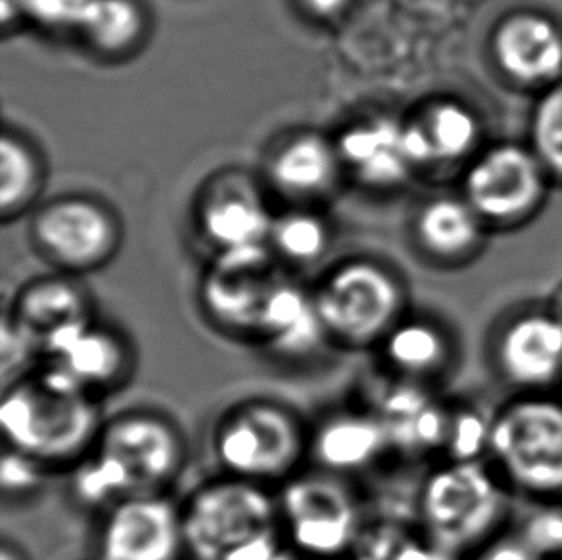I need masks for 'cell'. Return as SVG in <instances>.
<instances>
[{"mask_svg":"<svg viewBox=\"0 0 562 560\" xmlns=\"http://www.w3.org/2000/svg\"><path fill=\"white\" fill-rule=\"evenodd\" d=\"M296 4L307 18L317 22H328L342 14L350 0H296Z\"/></svg>","mask_w":562,"mask_h":560,"instance_id":"836d02e7","label":"cell"},{"mask_svg":"<svg viewBox=\"0 0 562 560\" xmlns=\"http://www.w3.org/2000/svg\"><path fill=\"white\" fill-rule=\"evenodd\" d=\"M46 467L30 455L7 447L0 467V484L7 500L31 497L41 490L45 480Z\"/></svg>","mask_w":562,"mask_h":560,"instance_id":"4dcf8cb0","label":"cell"},{"mask_svg":"<svg viewBox=\"0 0 562 560\" xmlns=\"http://www.w3.org/2000/svg\"><path fill=\"white\" fill-rule=\"evenodd\" d=\"M92 449L120 472L131 495L164 493L187 461L183 434L154 411H130L110 418Z\"/></svg>","mask_w":562,"mask_h":560,"instance_id":"9c48e42d","label":"cell"},{"mask_svg":"<svg viewBox=\"0 0 562 560\" xmlns=\"http://www.w3.org/2000/svg\"><path fill=\"white\" fill-rule=\"evenodd\" d=\"M273 258L269 244L215 254L198 290L213 326L228 336L256 340L267 295L279 280L271 269Z\"/></svg>","mask_w":562,"mask_h":560,"instance_id":"7c38bea8","label":"cell"},{"mask_svg":"<svg viewBox=\"0 0 562 560\" xmlns=\"http://www.w3.org/2000/svg\"><path fill=\"white\" fill-rule=\"evenodd\" d=\"M31 240L60 273H91L120 250L122 223L97 198L68 194L38 208L31 221Z\"/></svg>","mask_w":562,"mask_h":560,"instance_id":"ba28073f","label":"cell"},{"mask_svg":"<svg viewBox=\"0 0 562 560\" xmlns=\"http://www.w3.org/2000/svg\"><path fill=\"white\" fill-rule=\"evenodd\" d=\"M551 307H553V310H555L557 313H559V315H561L562 317V292L561 295H559V300H557V303H553Z\"/></svg>","mask_w":562,"mask_h":560,"instance_id":"d590c367","label":"cell"},{"mask_svg":"<svg viewBox=\"0 0 562 560\" xmlns=\"http://www.w3.org/2000/svg\"><path fill=\"white\" fill-rule=\"evenodd\" d=\"M510 493L487 459L441 462L418 492L426 538L463 557L479 553L502 536L509 520Z\"/></svg>","mask_w":562,"mask_h":560,"instance_id":"3957f363","label":"cell"},{"mask_svg":"<svg viewBox=\"0 0 562 560\" xmlns=\"http://www.w3.org/2000/svg\"><path fill=\"white\" fill-rule=\"evenodd\" d=\"M487 462L510 492L562 501V397L513 394L492 413Z\"/></svg>","mask_w":562,"mask_h":560,"instance_id":"277c9868","label":"cell"},{"mask_svg":"<svg viewBox=\"0 0 562 560\" xmlns=\"http://www.w3.org/2000/svg\"><path fill=\"white\" fill-rule=\"evenodd\" d=\"M43 365L79 390L97 395L127 380L133 356L122 334L94 321L54 341Z\"/></svg>","mask_w":562,"mask_h":560,"instance_id":"ac0fdd59","label":"cell"},{"mask_svg":"<svg viewBox=\"0 0 562 560\" xmlns=\"http://www.w3.org/2000/svg\"><path fill=\"white\" fill-rule=\"evenodd\" d=\"M387 369L397 379L430 387L457 361L453 334L436 318L405 315L379 344Z\"/></svg>","mask_w":562,"mask_h":560,"instance_id":"7402d4cb","label":"cell"},{"mask_svg":"<svg viewBox=\"0 0 562 560\" xmlns=\"http://www.w3.org/2000/svg\"><path fill=\"white\" fill-rule=\"evenodd\" d=\"M549 177L532 146L495 144L467 167L463 197L486 225L510 227L540 210L548 197Z\"/></svg>","mask_w":562,"mask_h":560,"instance_id":"8fae6325","label":"cell"},{"mask_svg":"<svg viewBox=\"0 0 562 560\" xmlns=\"http://www.w3.org/2000/svg\"><path fill=\"white\" fill-rule=\"evenodd\" d=\"M213 453L227 477L269 485L297 474L310 436L294 411L269 400L228 410L213 430Z\"/></svg>","mask_w":562,"mask_h":560,"instance_id":"5b68a950","label":"cell"},{"mask_svg":"<svg viewBox=\"0 0 562 560\" xmlns=\"http://www.w3.org/2000/svg\"><path fill=\"white\" fill-rule=\"evenodd\" d=\"M330 227L319 213L312 210H289L274 217L269 246L274 258L290 266H313L330 248Z\"/></svg>","mask_w":562,"mask_h":560,"instance_id":"4316f807","label":"cell"},{"mask_svg":"<svg viewBox=\"0 0 562 560\" xmlns=\"http://www.w3.org/2000/svg\"><path fill=\"white\" fill-rule=\"evenodd\" d=\"M413 233L428 258L443 266H459L479 254L486 221L464 197H436L418 208Z\"/></svg>","mask_w":562,"mask_h":560,"instance_id":"603a6c76","label":"cell"},{"mask_svg":"<svg viewBox=\"0 0 562 560\" xmlns=\"http://www.w3.org/2000/svg\"><path fill=\"white\" fill-rule=\"evenodd\" d=\"M490 367L513 394L562 390V317L549 307H526L495 325Z\"/></svg>","mask_w":562,"mask_h":560,"instance_id":"30bf717a","label":"cell"},{"mask_svg":"<svg viewBox=\"0 0 562 560\" xmlns=\"http://www.w3.org/2000/svg\"><path fill=\"white\" fill-rule=\"evenodd\" d=\"M434 546L425 531L417 534L397 523L363 526L346 560H432Z\"/></svg>","mask_w":562,"mask_h":560,"instance_id":"83f0119b","label":"cell"},{"mask_svg":"<svg viewBox=\"0 0 562 560\" xmlns=\"http://www.w3.org/2000/svg\"><path fill=\"white\" fill-rule=\"evenodd\" d=\"M0 426L7 447L53 469L81 461L97 444L104 421L97 395L41 365L4 387Z\"/></svg>","mask_w":562,"mask_h":560,"instance_id":"6da1fadb","label":"cell"},{"mask_svg":"<svg viewBox=\"0 0 562 560\" xmlns=\"http://www.w3.org/2000/svg\"><path fill=\"white\" fill-rule=\"evenodd\" d=\"M273 220L258 187L240 173L215 177L198 200V231L215 254L269 244Z\"/></svg>","mask_w":562,"mask_h":560,"instance_id":"9a60e30c","label":"cell"},{"mask_svg":"<svg viewBox=\"0 0 562 560\" xmlns=\"http://www.w3.org/2000/svg\"><path fill=\"white\" fill-rule=\"evenodd\" d=\"M342 173L336 141L317 131H297L282 138L266 164L269 184L282 197L297 202L327 197Z\"/></svg>","mask_w":562,"mask_h":560,"instance_id":"d6986e66","label":"cell"},{"mask_svg":"<svg viewBox=\"0 0 562 560\" xmlns=\"http://www.w3.org/2000/svg\"><path fill=\"white\" fill-rule=\"evenodd\" d=\"M561 392H562V390H561Z\"/></svg>","mask_w":562,"mask_h":560,"instance_id":"74e56055","label":"cell"},{"mask_svg":"<svg viewBox=\"0 0 562 560\" xmlns=\"http://www.w3.org/2000/svg\"><path fill=\"white\" fill-rule=\"evenodd\" d=\"M530 138L548 173L562 181V79L546 89L533 108Z\"/></svg>","mask_w":562,"mask_h":560,"instance_id":"f1b7e54d","label":"cell"},{"mask_svg":"<svg viewBox=\"0 0 562 560\" xmlns=\"http://www.w3.org/2000/svg\"><path fill=\"white\" fill-rule=\"evenodd\" d=\"M282 534L302 560L348 559L363 530L358 501L340 477L294 474L277 495Z\"/></svg>","mask_w":562,"mask_h":560,"instance_id":"52a82bcc","label":"cell"},{"mask_svg":"<svg viewBox=\"0 0 562 560\" xmlns=\"http://www.w3.org/2000/svg\"><path fill=\"white\" fill-rule=\"evenodd\" d=\"M336 146L344 171L367 189H400L417 173L405 143V120L400 117L371 115L351 123Z\"/></svg>","mask_w":562,"mask_h":560,"instance_id":"e0dca14e","label":"cell"},{"mask_svg":"<svg viewBox=\"0 0 562 560\" xmlns=\"http://www.w3.org/2000/svg\"><path fill=\"white\" fill-rule=\"evenodd\" d=\"M41 361L37 349L31 344L30 338L10 321L7 313L2 318V380L4 387L10 382L30 374L31 363Z\"/></svg>","mask_w":562,"mask_h":560,"instance_id":"1f68e13d","label":"cell"},{"mask_svg":"<svg viewBox=\"0 0 562 560\" xmlns=\"http://www.w3.org/2000/svg\"><path fill=\"white\" fill-rule=\"evenodd\" d=\"M76 30L85 45L106 60H122L138 51L148 31V15L138 0H87Z\"/></svg>","mask_w":562,"mask_h":560,"instance_id":"cb8c5ba5","label":"cell"},{"mask_svg":"<svg viewBox=\"0 0 562 560\" xmlns=\"http://www.w3.org/2000/svg\"><path fill=\"white\" fill-rule=\"evenodd\" d=\"M425 138L430 167L453 166L474 158L482 138L479 115L459 100H434L415 117Z\"/></svg>","mask_w":562,"mask_h":560,"instance_id":"d4e9b609","label":"cell"},{"mask_svg":"<svg viewBox=\"0 0 562 560\" xmlns=\"http://www.w3.org/2000/svg\"><path fill=\"white\" fill-rule=\"evenodd\" d=\"M476 560H546L518 538L517 531H507L480 549Z\"/></svg>","mask_w":562,"mask_h":560,"instance_id":"d6a6232c","label":"cell"},{"mask_svg":"<svg viewBox=\"0 0 562 560\" xmlns=\"http://www.w3.org/2000/svg\"><path fill=\"white\" fill-rule=\"evenodd\" d=\"M99 560H181L187 555L183 508L166 493L115 503L100 523Z\"/></svg>","mask_w":562,"mask_h":560,"instance_id":"4fadbf2b","label":"cell"},{"mask_svg":"<svg viewBox=\"0 0 562 560\" xmlns=\"http://www.w3.org/2000/svg\"><path fill=\"white\" fill-rule=\"evenodd\" d=\"M386 426L373 411H344L310 436V455L325 472L344 477L373 467L390 451Z\"/></svg>","mask_w":562,"mask_h":560,"instance_id":"44dd1931","label":"cell"},{"mask_svg":"<svg viewBox=\"0 0 562 560\" xmlns=\"http://www.w3.org/2000/svg\"><path fill=\"white\" fill-rule=\"evenodd\" d=\"M0 560H30L27 555L23 553L22 547L15 546L12 541H4L0 549Z\"/></svg>","mask_w":562,"mask_h":560,"instance_id":"e575fe53","label":"cell"},{"mask_svg":"<svg viewBox=\"0 0 562 560\" xmlns=\"http://www.w3.org/2000/svg\"><path fill=\"white\" fill-rule=\"evenodd\" d=\"M181 508L192 560H302L282 534L267 485L225 474L200 485Z\"/></svg>","mask_w":562,"mask_h":560,"instance_id":"7a4b0ae2","label":"cell"},{"mask_svg":"<svg viewBox=\"0 0 562 560\" xmlns=\"http://www.w3.org/2000/svg\"><path fill=\"white\" fill-rule=\"evenodd\" d=\"M7 315L30 338L41 361L54 341L97 321L91 294L74 275L66 273L31 280L18 292Z\"/></svg>","mask_w":562,"mask_h":560,"instance_id":"2e32d148","label":"cell"},{"mask_svg":"<svg viewBox=\"0 0 562 560\" xmlns=\"http://www.w3.org/2000/svg\"><path fill=\"white\" fill-rule=\"evenodd\" d=\"M256 341L286 361H304L315 356L330 340L313 290L310 292L289 280H277L267 295Z\"/></svg>","mask_w":562,"mask_h":560,"instance_id":"ffe728a7","label":"cell"},{"mask_svg":"<svg viewBox=\"0 0 562 560\" xmlns=\"http://www.w3.org/2000/svg\"><path fill=\"white\" fill-rule=\"evenodd\" d=\"M490 46L495 66L515 85L549 89L562 79V30L549 15L532 10L505 15Z\"/></svg>","mask_w":562,"mask_h":560,"instance_id":"5bb4252c","label":"cell"},{"mask_svg":"<svg viewBox=\"0 0 562 560\" xmlns=\"http://www.w3.org/2000/svg\"><path fill=\"white\" fill-rule=\"evenodd\" d=\"M45 184V164L37 148L15 131L0 141V213L10 221L37 202Z\"/></svg>","mask_w":562,"mask_h":560,"instance_id":"484cf974","label":"cell"},{"mask_svg":"<svg viewBox=\"0 0 562 560\" xmlns=\"http://www.w3.org/2000/svg\"><path fill=\"white\" fill-rule=\"evenodd\" d=\"M313 295L328 340L348 349L379 348L407 315L405 284L374 259H348L336 266Z\"/></svg>","mask_w":562,"mask_h":560,"instance_id":"8992f818","label":"cell"},{"mask_svg":"<svg viewBox=\"0 0 562 560\" xmlns=\"http://www.w3.org/2000/svg\"><path fill=\"white\" fill-rule=\"evenodd\" d=\"M555 560H562V553H561V555H559V557H557V559H555Z\"/></svg>","mask_w":562,"mask_h":560,"instance_id":"8d00e7d4","label":"cell"},{"mask_svg":"<svg viewBox=\"0 0 562 560\" xmlns=\"http://www.w3.org/2000/svg\"><path fill=\"white\" fill-rule=\"evenodd\" d=\"M517 536L541 559L555 560L562 553V501H536V508L518 526Z\"/></svg>","mask_w":562,"mask_h":560,"instance_id":"f546056e","label":"cell"}]
</instances>
